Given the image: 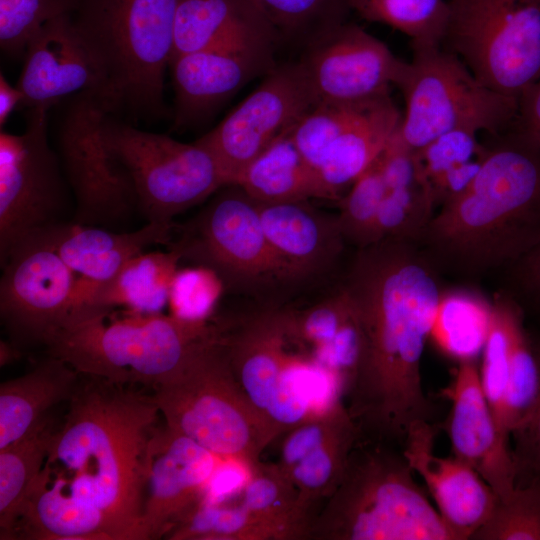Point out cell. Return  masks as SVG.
Wrapping results in <instances>:
<instances>
[{"instance_id":"cell-1","label":"cell","mask_w":540,"mask_h":540,"mask_svg":"<svg viewBox=\"0 0 540 540\" xmlns=\"http://www.w3.org/2000/svg\"><path fill=\"white\" fill-rule=\"evenodd\" d=\"M438 271L418 243L384 240L357 249L341 286L361 334L345 406L376 441L403 444L414 422H431L421 359L444 291Z\"/></svg>"},{"instance_id":"cell-2","label":"cell","mask_w":540,"mask_h":540,"mask_svg":"<svg viewBox=\"0 0 540 540\" xmlns=\"http://www.w3.org/2000/svg\"><path fill=\"white\" fill-rule=\"evenodd\" d=\"M160 415L150 394L81 375L55 431L44 467L103 514L114 540H141L146 451Z\"/></svg>"},{"instance_id":"cell-3","label":"cell","mask_w":540,"mask_h":540,"mask_svg":"<svg viewBox=\"0 0 540 540\" xmlns=\"http://www.w3.org/2000/svg\"><path fill=\"white\" fill-rule=\"evenodd\" d=\"M487 136L473 182L416 242L438 270L471 278L504 270L540 243V146L515 123Z\"/></svg>"},{"instance_id":"cell-4","label":"cell","mask_w":540,"mask_h":540,"mask_svg":"<svg viewBox=\"0 0 540 540\" xmlns=\"http://www.w3.org/2000/svg\"><path fill=\"white\" fill-rule=\"evenodd\" d=\"M405 457L382 441L358 443L309 528L314 540H454L414 481Z\"/></svg>"},{"instance_id":"cell-5","label":"cell","mask_w":540,"mask_h":540,"mask_svg":"<svg viewBox=\"0 0 540 540\" xmlns=\"http://www.w3.org/2000/svg\"><path fill=\"white\" fill-rule=\"evenodd\" d=\"M84 307L46 344L79 374L120 385L154 388L167 380L207 337L213 325L161 313Z\"/></svg>"},{"instance_id":"cell-6","label":"cell","mask_w":540,"mask_h":540,"mask_svg":"<svg viewBox=\"0 0 540 540\" xmlns=\"http://www.w3.org/2000/svg\"><path fill=\"white\" fill-rule=\"evenodd\" d=\"M165 425L222 460L249 467L279 435L237 381L213 325L186 361L150 394Z\"/></svg>"},{"instance_id":"cell-7","label":"cell","mask_w":540,"mask_h":540,"mask_svg":"<svg viewBox=\"0 0 540 540\" xmlns=\"http://www.w3.org/2000/svg\"><path fill=\"white\" fill-rule=\"evenodd\" d=\"M177 0H77L72 20L98 61L116 112L159 118Z\"/></svg>"},{"instance_id":"cell-8","label":"cell","mask_w":540,"mask_h":540,"mask_svg":"<svg viewBox=\"0 0 540 540\" xmlns=\"http://www.w3.org/2000/svg\"><path fill=\"white\" fill-rule=\"evenodd\" d=\"M217 331L237 381L279 436L333 405L330 373L308 353L288 351L284 309H267L232 331Z\"/></svg>"},{"instance_id":"cell-9","label":"cell","mask_w":540,"mask_h":540,"mask_svg":"<svg viewBox=\"0 0 540 540\" xmlns=\"http://www.w3.org/2000/svg\"><path fill=\"white\" fill-rule=\"evenodd\" d=\"M396 86L405 102L399 133L415 151L453 130L501 133L518 112V99L483 85L443 46L412 47Z\"/></svg>"},{"instance_id":"cell-10","label":"cell","mask_w":540,"mask_h":540,"mask_svg":"<svg viewBox=\"0 0 540 540\" xmlns=\"http://www.w3.org/2000/svg\"><path fill=\"white\" fill-rule=\"evenodd\" d=\"M442 46L486 87L519 99L540 79V0H448Z\"/></svg>"},{"instance_id":"cell-11","label":"cell","mask_w":540,"mask_h":540,"mask_svg":"<svg viewBox=\"0 0 540 540\" xmlns=\"http://www.w3.org/2000/svg\"><path fill=\"white\" fill-rule=\"evenodd\" d=\"M168 248L213 270L224 286L258 292L296 281L272 249L258 204L235 184L219 189Z\"/></svg>"},{"instance_id":"cell-12","label":"cell","mask_w":540,"mask_h":540,"mask_svg":"<svg viewBox=\"0 0 540 540\" xmlns=\"http://www.w3.org/2000/svg\"><path fill=\"white\" fill-rule=\"evenodd\" d=\"M107 121L108 142L124 166L138 210L147 222H172L179 213L204 202L228 185L213 153L200 144Z\"/></svg>"},{"instance_id":"cell-13","label":"cell","mask_w":540,"mask_h":540,"mask_svg":"<svg viewBox=\"0 0 540 540\" xmlns=\"http://www.w3.org/2000/svg\"><path fill=\"white\" fill-rule=\"evenodd\" d=\"M56 126L55 144L75 200V223L108 226L137 209L131 180L106 134L113 105L86 91L67 99Z\"/></svg>"},{"instance_id":"cell-14","label":"cell","mask_w":540,"mask_h":540,"mask_svg":"<svg viewBox=\"0 0 540 540\" xmlns=\"http://www.w3.org/2000/svg\"><path fill=\"white\" fill-rule=\"evenodd\" d=\"M48 111L28 108L20 134L0 132V263L22 241L64 222L68 192L48 137Z\"/></svg>"},{"instance_id":"cell-15","label":"cell","mask_w":540,"mask_h":540,"mask_svg":"<svg viewBox=\"0 0 540 540\" xmlns=\"http://www.w3.org/2000/svg\"><path fill=\"white\" fill-rule=\"evenodd\" d=\"M0 316L16 347L46 344L76 309L74 271L39 234L1 264Z\"/></svg>"},{"instance_id":"cell-16","label":"cell","mask_w":540,"mask_h":540,"mask_svg":"<svg viewBox=\"0 0 540 540\" xmlns=\"http://www.w3.org/2000/svg\"><path fill=\"white\" fill-rule=\"evenodd\" d=\"M314 104L298 61L276 65L250 95L197 141L216 157L227 184H235L245 168L288 135Z\"/></svg>"},{"instance_id":"cell-17","label":"cell","mask_w":540,"mask_h":540,"mask_svg":"<svg viewBox=\"0 0 540 540\" xmlns=\"http://www.w3.org/2000/svg\"><path fill=\"white\" fill-rule=\"evenodd\" d=\"M275 43L272 30H255L174 57V128L203 122L251 80L267 75L276 66Z\"/></svg>"},{"instance_id":"cell-18","label":"cell","mask_w":540,"mask_h":540,"mask_svg":"<svg viewBox=\"0 0 540 540\" xmlns=\"http://www.w3.org/2000/svg\"><path fill=\"white\" fill-rule=\"evenodd\" d=\"M298 63L315 104L363 103L389 96L405 65L384 42L347 21L307 43Z\"/></svg>"},{"instance_id":"cell-19","label":"cell","mask_w":540,"mask_h":540,"mask_svg":"<svg viewBox=\"0 0 540 540\" xmlns=\"http://www.w3.org/2000/svg\"><path fill=\"white\" fill-rule=\"evenodd\" d=\"M219 460L166 425L154 428L145 459L141 540L167 536L200 503Z\"/></svg>"},{"instance_id":"cell-20","label":"cell","mask_w":540,"mask_h":540,"mask_svg":"<svg viewBox=\"0 0 540 540\" xmlns=\"http://www.w3.org/2000/svg\"><path fill=\"white\" fill-rule=\"evenodd\" d=\"M23 57L16 84L23 94L22 107L50 109L86 91L108 100L103 71L77 30L72 14L45 24L29 41Z\"/></svg>"},{"instance_id":"cell-21","label":"cell","mask_w":540,"mask_h":540,"mask_svg":"<svg viewBox=\"0 0 540 540\" xmlns=\"http://www.w3.org/2000/svg\"><path fill=\"white\" fill-rule=\"evenodd\" d=\"M439 429V423L414 422L407 431L402 454L425 482L453 539H471L489 518L498 496L465 461L435 455Z\"/></svg>"},{"instance_id":"cell-22","label":"cell","mask_w":540,"mask_h":540,"mask_svg":"<svg viewBox=\"0 0 540 540\" xmlns=\"http://www.w3.org/2000/svg\"><path fill=\"white\" fill-rule=\"evenodd\" d=\"M443 393L451 409L440 428L448 434L454 456L474 468L498 498L507 497L515 488L512 451L483 392L477 360L458 362Z\"/></svg>"},{"instance_id":"cell-23","label":"cell","mask_w":540,"mask_h":540,"mask_svg":"<svg viewBox=\"0 0 540 540\" xmlns=\"http://www.w3.org/2000/svg\"><path fill=\"white\" fill-rule=\"evenodd\" d=\"M276 463L314 517L316 505L339 485L361 431L345 404L283 434Z\"/></svg>"},{"instance_id":"cell-24","label":"cell","mask_w":540,"mask_h":540,"mask_svg":"<svg viewBox=\"0 0 540 540\" xmlns=\"http://www.w3.org/2000/svg\"><path fill=\"white\" fill-rule=\"evenodd\" d=\"M174 232L173 222H147L130 232L62 222L38 234L81 280L97 284L111 279L126 262L148 247L169 245Z\"/></svg>"},{"instance_id":"cell-25","label":"cell","mask_w":540,"mask_h":540,"mask_svg":"<svg viewBox=\"0 0 540 540\" xmlns=\"http://www.w3.org/2000/svg\"><path fill=\"white\" fill-rule=\"evenodd\" d=\"M307 201L257 203L272 249L296 280L330 268L346 243L337 216L325 215Z\"/></svg>"},{"instance_id":"cell-26","label":"cell","mask_w":540,"mask_h":540,"mask_svg":"<svg viewBox=\"0 0 540 540\" xmlns=\"http://www.w3.org/2000/svg\"><path fill=\"white\" fill-rule=\"evenodd\" d=\"M11 539L114 540L103 514L45 467L32 485Z\"/></svg>"},{"instance_id":"cell-27","label":"cell","mask_w":540,"mask_h":540,"mask_svg":"<svg viewBox=\"0 0 540 540\" xmlns=\"http://www.w3.org/2000/svg\"><path fill=\"white\" fill-rule=\"evenodd\" d=\"M180 260V255L170 248L167 252H142L105 282L92 284L78 277L75 311L84 307H124L137 313H161L168 305L170 285Z\"/></svg>"},{"instance_id":"cell-28","label":"cell","mask_w":540,"mask_h":540,"mask_svg":"<svg viewBox=\"0 0 540 540\" xmlns=\"http://www.w3.org/2000/svg\"><path fill=\"white\" fill-rule=\"evenodd\" d=\"M80 374L60 358L47 354L27 373L0 386V449L18 440L49 414L69 401Z\"/></svg>"},{"instance_id":"cell-29","label":"cell","mask_w":540,"mask_h":540,"mask_svg":"<svg viewBox=\"0 0 540 540\" xmlns=\"http://www.w3.org/2000/svg\"><path fill=\"white\" fill-rule=\"evenodd\" d=\"M402 114L391 96L373 102L334 141L318 173L333 200H339L375 161L400 126Z\"/></svg>"},{"instance_id":"cell-30","label":"cell","mask_w":540,"mask_h":540,"mask_svg":"<svg viewBox=\"0 0 540 540\" xmlns=\"http://www.w3.org/2000/svg\"><path fill=\"white\" fill-rule=\"evenodd\" d=\"M235 185L257 203L333 200L319 173L302 157L290 133L254 159Z\"/></svg>"},{"instance_id":"cell-31","label":"cell","mask_w":540,"mask_h":540,"mask_svg":"<svg viewBox=\"0 0 540 540\" xmlns=\"http://www.w3.org/2000/svg\"><path fill=\"white\" fill-rule=\"evenodd\" d=\"M262 29L273 31L252 0H177L171 60L221 40Z\"/></svg>"},{"instance_id":"cell-32","label":"cell","mask_w":540,"mask_h":540,"mask_svg":"<svg viewBox=\"0 0 540 540\" xmlns=\"http://www.w3.org/2000/svg\"><path fill=\"white\" fill-rule=\"evenodd\" d=\"M468 129L447 132L416 151L420 177L435 210L458 197L478 174L485 142Z\"/></svg>"},{"instance_id":"cell-33","label":"cell","mask_w":540,"mask_h":540,"mask_svg":"<svg viewBox=\"0 0 540 540\" xmlns=\"http://www.w3.org/2000/svg\"><path fill=\"white\" fill-rule=\"evenodd\" d=\"M57 426L50 414L0 449V539H11L19 511L43 470Z\"/></svg>"},{"instance_id":"cell-34","label":"cell","mask_w":540,"mask_h":540,"mask_svg":"<svg viewBox=\"0 0 540 540\" xmlns=\"http://www.w3.org/2000/svg\"><path fill=\"white\" fill-rule=\"evenodd\" d=\"M492 317V304L466 289L443 291L431 335L438 348L458 362L482 354Z\"/></svg>"},{"instance_id":"cell-35","label":"cell","mask_w":540,"mask_h":540,"mask_svg":"<svg viewBox=\"0 0 540 540\" xmlns=\"http://www.w3.org/2000/svg\"><path fill=\"white\" fill-rule=\"evenodd\" d=\"M525 318V312L513 298L504 292L498 294L492 304L490 328L482 351L480 379L483 392L501 434L508 440L505 410L514 334Z\"/></svg>"},{"instance_id":"cell-36","label":"cell","mask_w":540,"mask_h":540,"mask_svg":"<svg viewBox=\"0 0 540 540\" xmlns=\"http://www.w3.org/2000/svg\"><path fill=\"white\" fill-rule=\"evenodd\" d=\"M352 11L402 32L411 47L442 46L449 21L448 0H352Z\"/></svg>"},{"instance_id":"cell-37","label":"cell","mask_w":540,"mask_h":540,"mask_svg":"<svg viewBox=\"0 0 540 540\" xmlns=\"http://www.w3.org/2000/svg\"><path fill=\"white\" fill-rule=\"evenodd\" d=\"M279 39L307 44L347 21L352 0H252Z\"/></svg>"},{"instance_id":"cell-38","label":"cell","mask_w":540,"mask_h":540,"mask_svg":"<svg viewBox=\"0 0 540 540\" xmlns=\"http://www.w3.org/2000/svg\"><path fill=\"white\" fill-rule=\"evenodd\" d=\"M377 100L363 103H316L298 121L290 137L305 161L318 172L334 141Z\"/></svg>"},{"instance_id":"cell-39","label":"cell","mask_w":540,"mask_h":540,"mask_svg":"<svg viewBox=\"0 0 540 540\" xmlns=\"http://www.w3.org/2000/svg\"><path fill=\"white\" fill-rule=\"evenodd\" d=\"M385 193L384 180L374 161L339 200L336 216L346 243L357 249L374 244L377 215Z\"/></svg>"},{"instance_id":"cell-40","label":"cell","mask_w":540,"mask_h":540,"mask_svg":"<svg viewBox=\"0 0 540 540\" xmlns=\"http://www.w3.org/2000/svg\"><path fill=\"white\" fill-rule=\"evenodd\" d=\"M525 319L514 334L505 410L509 435L529 417L540 394V362Z\"/></svg>"},{"instance_id":"cell-41","label":"cell","mask_w":540,"mask_h":540,"mask_svg":"<svg viewBox=\"0 0 540 540\" xmlns=\"http://www.w3.org/2000/svg\"><path fill=\"white\" fill-rule=\"evenodd\" d=\"M77 0H0V46L11 56H24L32 37L48 22L72 14Z\"/></svg>"},{"instance_id":"cell-42","label":"cell","mask_w":540,"mask_h":540,"mask_svg":"<svg viewBox=\"0 0 540 540\" xmlns=\"http://www.w3.org/2000/svg\"><path fill=\"white\" fill-rule=\"evenodd\" d=\"M472 540H540V488L516 487L498 498Z\"/></svg>"},{"instance_id":"cell-43","label":"cell","mask_w":540,"mask_h":540,"mask_svg":"<svg viewBox=\"0 0 540 540\" xmlns=\"http://www.w3.org/2000/svg\"><path fill=\"white\" fill-rule=\"evenodd\" d=\"M435 207L426 187L389 190L381 202L375 226V242L409 240L417 242Z\"/></svg>"},{"instance_id":"cell-44","label":"cell","mask_w":540,"mask_h":540,"mask_svg":"<svg viewBox=\"0 0 540 540\" xmlns=\"http://www.w3.org/2000/svg\"><path fill=\"white\" fill-rule=\"evenodd\" d=\"M224 283L210 268H178L170 285V315L189 323L206 324L221 296Z\"/></svg>"},{"instance_id":"cell-45","label":"cell","mask_w":540,"mask_h":540,"mask_svg":"<svg viewBox=\"0 0 540 540\" xmlns=\"http://www.w3.org/2000/svg\"><path fill=\"white\" fill-rule=\"evenodd\" d=\"M291 341L312 353L332 340L352 317L351 303L342 288L333 296L301 311L285 310Z\"/></svg>"},{"instance_id":"cell-46","label":"cell","mask_w":540,"mask_h":540,"mask_svg":"<svg viewBox=\"0 0 540 540\" xmlns=\"http://www.w3.org/2000/svg\"><path fill=\"white\" fill-rule=\"evenodd\" d=\"M529 329L540 362V319ZM516 487L540 488V394L529 417L511 433Z\"/></svg>"},{"instance_id":"cell-47","label":"cell","mask_w":540,"mask_h":540,"mask_svg":"<svg viewBox=\"0 0 540 540\" xmlns=\"http://www.w3.org/2000/svg\"><path fill=\"white\" fill-rule=\"evenodd\" d=\"M502 272V292L513 298L526 316L540 319V243Z\"/></svg>"},{"instance_id":"cell-48","label":"cell","mask_w":540,"mask_h":540,"mask_svg":"<svg viewBox=\"0 0 540 540\" xmlns=\"http://www.w3.org/2000/svg\"><path fill=\"white\" fill-rule=\"evenodd\" d=\"M515 125L540 146V79L519 97Z\"/></svg>"},{"instance_id":"cell-49","label":"cell","mask_w":540,"mask_h":540,"mask_svg":"<svg viewBox=\"0 0 540 540\" xmlns=\"http://www.w3.org/2000/svg\"><path fill=\"white\" fill-rule=\"evenodd\" d=\"M23 94L17 85L9 83L3 73L0 74V126L6 124L10 114L18 107H22Z\"/></svg>"},{"instance_id":"cell-50","label":"cell","mask_w":540,"mask_h":540,"mask_svg":"<svg viewBox=\"0 0 540 540\" xmlns=\"http://www.w3.org/2000/svg\"><path fill=\"white\" fill-rule=\"evenodd\" d=\"M20 351L12 342L1 341L0 343V362L1 366L12 362L19 357Z\"/></svg>"}]
</instances>
